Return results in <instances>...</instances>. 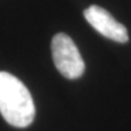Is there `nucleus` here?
<instances>
[{"instance_id":"f257e3e1","label":"nucleus","mask_w":131,"mask_h":131,"mask_svg":"<svg viewBox=\"0 0 131 131\" xmlns=\"http://www.w3.org/2000/svg\"><path fill=\"white\" fill-rule=\"evenodd\" d=\"M0 113L15 127L29 126L35 117L30 92L18 78L7 72H0Z\"/></svg>"},{"instance_id":"f03ea898","label":"nucleus","mask_w":131,"mask_h":131,"mask_svg":"<svg viewBox=\"0 0 131 131\" xmlns=\"http://www.w3.org/2000/svg\"><path fill=\"white\" fill-rule=\"evenodd\" d=\"M52 60L57 70L67 79H77L83 75L85 63L74 41L69 35L58 33L51 41Z\"/></svg>"},{"instance_id":"7ed1b4c3","label":"nucleus","mask_w":131,"mask_h":131,"mask_svg":"<svg viewBox=\"0 0 131 131\" xmlns=\"http://www.w3.org/2000/svg\"><path fill=\"white\" fill-rule=\"evenodd\" d=\"M84 16L100 34L118 42H126L129 34L125 26L119 23L112 15L101 6L91 5L84 11Z\"/></svg>"}]
</instances>
